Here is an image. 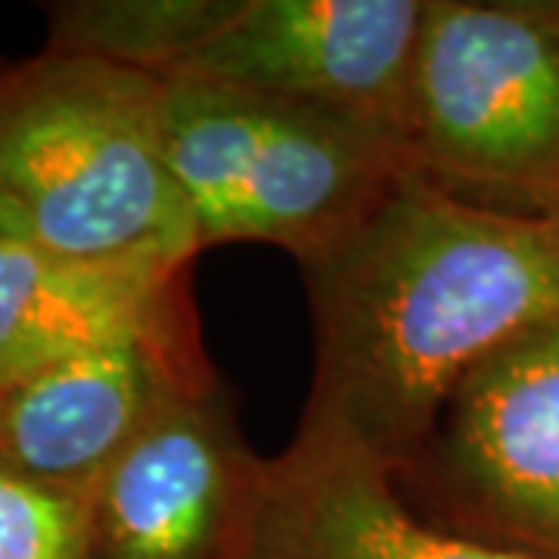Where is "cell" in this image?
Listing matches in <instances>:
<instances>
[{"label": "cell", "instance_id": "obj_1", "mask_svg": "<svg viewBox=\"0 0 559 559\" xmlns=\"http://www.w3.org/2000/svg\"><path fill=\"white\" fill-rule=\"evenodd\" d=\"M299 267L318 355L301 417L342 429L399 479L457 382L559 318V212L473 202L411 168Z\"/></svg>", "mask_w": 559, "mask_h": 559}, {"label": "cell", "instance_id": "obj_2", "mask_svg": "<svg viewBox=\"0 0 559 559\" xmlns=\"http://www.w3.org/2000/svg\"><path fill=\"white\" fill-rule=\"evenodd\" d=\"M162 81L44 50L0 66V234L97 264L190 267L200 240L162 159Z\"/></svg>", "mask_w": 559, "mask_h": 559}, {"label": "cell", "instance_id": "obj_3", "mask_svg": "<svg viewBox=\"0 0 559 559\" xmlns=\"http://www.w3.org/2000/svg\"><path fill=\"white\" fill-rule=\"evenodd\" d=\"M162 81V159L200 249L271 242L311 259L411 171L399 134L230 84Z\"/></svg>", "mask_w": 559, "mask_h": 559}, {"label": "cell", "instance_id": "obj_4", "mask_svg": "<svg viewBox=\"0 0 559 559\" xmlns=\"http://www.w3.org/2000/svg\"><path fill=\"white\" fill-rule=\"evenodd\" d=\"M404 150L457 197L559 212V3L426 0Z\"/></svg>", "mask_w": 559, "mask_h": 559}, {"label": "cell", "instance_id": "obj_5", "mask_svg": "<svg viewBox=\"0 0 559 559\" xmlns=\"http://www.w3.org/2000/svg\"><path fill=\"white\" fill-rule=\"evenodd\" d=\"M401 479L441 528L559 559V318L500 345L457 382Z\"/></svg>", "mask_w": 559, "mask_h": 559}, {"label": "cell", "instance_id": "obj_6", "mask_svg": "<svg viewBox=\"0 0 559 559\" xmlns=\"http://www.w3.org/2000/svg\"><path fill=\"white\" fill-rule=\"evenodd\" d=\"M218 382L183 293L143 326L0 385V466L91 491L106 466L183 395Z\"/></svg>", "mask_w": 559, "mask_h": 559}, {"label": "cell", "instance_id": "obj_7", "mask_svg": "<svg viewBox=\"0 0 559 559\" xmlns=\"http://www.w3.org/2000/svg\"><path fill=\"white\" fill-rule=\"evenodd\" d=\"M264 469L221 380L183 395L91 485V557L249 559Z\"/></svg>", "mask_w": 559, "mask_h": 559}, {"label": "cell", "instance_id": "obj_8", "mask_svg": "<svg viewBox=\"0 0 559 559\" xmlns=\"http://www.w3.org/2000/svg\"><path fill=\"white\" fill-rule=\"evenodd\" d=\"M423 20L426 0H240L178 75L370 121L404 143Z\"/></svg>", "mask_w": 559, "mask_h": 559}, {"label": "cell", "instance_id": "obj_9", "mask_svg": "<svg viewBox=\"0 0 559 559\" xmlns=\"http://www.w3.org/2000/svg\"><path fill=\"white\" fill-rule=\"evenodd\" d=\"M249 559H532L404 507L392 469L336 426L301 417L267 460Z\"/></svg>", "mask_w": 559, "mask_h": 559}, {"label": "cell", "instance_id": "obj_10", "mask_svg": "<svg viewBox=\"0 0 559 559\" xmlns=\"http://www.w3.org/2000/svg\"><path fill=\"white\" fill-rule=\"evenodd\" d=\"M187 293V267L97 264L0 234V385L143 326Z\"/></svg>", "mask_w": 559, "mask_h": 559}, {"label": "cell", "instance_id": "obj_11", "mask_svg": "<svg viewBox=\"0 0 559 559\" xmlns=\"http://www.w3.org/2000/svg\"><path fill=\"white\" fill-rule=\"evenodd\" d=\"M240 0H69L47 7V47L153 79L178 75Z\"/></svg>", "mask_w": 559, "mask_h": 559}, {"label": "cell", "instance_id": "obj_12", "mask_svg": "<svg viewBox=\"0 0 559 559\" xmlns=\"http://www.w3.org/2000/svg\"><path fill=\"white\" fill-rule=\"evenodd\" d=\"M0 559H94L87 491H66L0 466Z\"/></svg>", "mask_w": 559, "mask_h": 559}]
</instances>
